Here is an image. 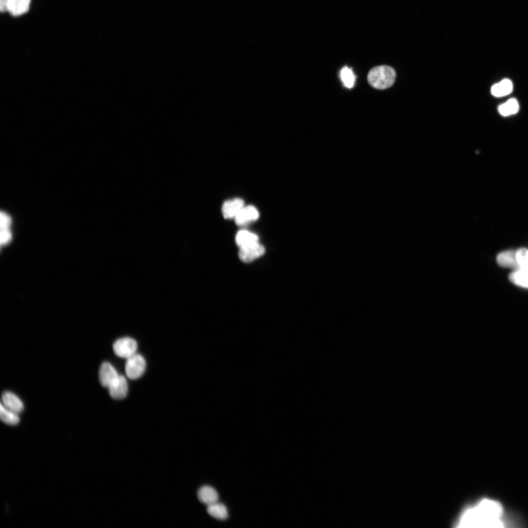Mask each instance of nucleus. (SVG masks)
<instances>
[{
    "mask_svg": "<svg viewBox=\"0 0 528 528\" xmlns=\"http://www.w3.org/2000/svg\"><path fill=\"white\" fill-rule=\"evenodd\" d=\"M244 206L243 200L235 198L225 201L222 206V213L224 218H234Z\"/></svg>",
    "mask_w": 528,
    "mask_h": 528,
    "instance_id": "obj_9",
    "label": "nucleus"
},
{
    "mask_svg": "<svg viewBox=\"0 0 528 528\" xmlns=\"http://www.w3.org/2000/svg\"><path fill=\"white\" fill-rule=\"evenodd\" d=\"M31 0H16L14 8L10 12L13 16L20 15L29 9Z\"/></svg>",
    "mask_w": 528,
    "mask_h": 528,
    "instance_id": "obj_20",
    "label": "nucleus"
},
{
    "mask_svg": "<svg viewBox=\"0 0 528 528\" xmlns=\"http://www.w3.org/2000/svg\"><path fill=\"white\" fill-rule=\"evenodd\" d=\"M503 509L500 504L484 499L469 507L462 514L457 524L460 527L500 528Z\"/></svg>",
    "mask_w": 528,
    "mask_h": 528,
    "instance_id": "obj_1",
    "label": "nucleus"
},
{
    "mask_svg": "<svg viewBox=\"0 0 528 528\" xmlns=\"http://www.w3.org/2000/svg\"><path fill=\"white\" fill-rule=\"evenodd\" d=\"M117 371L109 363H103L99 369V379L101 384L109 388L119 377Z\"/></svg>",
    "mask_w": 528,
    "mask_h": 528,
    "instance_id": "obj_6",
    "label": "nucleus"
},
{
    "mask_svg": "<svg viewBox=\"0 0 528 528\" xmlns=\"http://www.w3.org/2000/svg\"><path fill=\"white\" fill-rule=\"evenodd\" d=\"M1 403L6 408L18 414L21 412L23 409L22 402L20 398L9 392L2 394Z\"/></svg>",
    "mask_w": 528,
    "mask_h": 528,
    "instance_id": "obj_10",
    "label": "nucleus"
},
{
    "mask_svg": "<svg viewBox=\"0 0 528 528\" xmlns=\"http://www.w3.org/2000/svg\"><path fill=\"white\" fill-rule=\"evenodd\" d=\"M8 0H0V9L1 12L8 11Z\"/></svg>",
    "mask_w": 528,
    "mask_h": 528,
    "instance_id": "obj_24",
    "label": "nucleus"
},
{
    "mask_svg": "<svg viewBox=\"0 0 528 528\" xmlns=\"http://www.w3.org/2000/svg\"><path fill=\"white\" fill-rule=\"evenodd\" d=\"M498 264L501 266L520 268L517 262L515 253L511 250L501 252L497 257Z\"/></svg>",
    "mask_w": 528,
    "mask_h": 528,
    "instance_id": "obj_12",
    "label": "nucleus"
},
{
    "mask_svg": "<svg viewBox=\"0 0 528 528\" xmlns=\"http://www.w3.org/2000/svg\"><path fill=\"white\" fill-rule=\"evenodd\" d=\"M11 222L10 217L3 212L0 213V228L1 229H8Z\"/></svg>",
    "mask_w": 528,
    "mask_h": 528,
    "instance_id": "obj_22",
    "label": "nucleus"
},
{
    "mask_svg": "<svg viewBox=\"0 0 528 528\" xmlns=\"http://www.w3.org/2000/svg\"><path fill=\"white\" fill-rule=\"evenodd\" d=\"M136 342L130 337H123L117 340L113 345L115 354L121 358H128L136 353Z\"/></svg>",
    "mask_w": 528,
    "mask_h": 528,
    "instance_id": "obj_4",
    "label": "nucleus"
},
{
    "mask_svg": "<svg viewBox=\"0 0 528 528\" xmlns=\"http://www.w3.org/2000/svg\"><path fill=\"white\" fill-rule=\"evenodd\" d=\"M396 72L388 66H379L372 68L367 76L369 84L375 88L384 89L391 87L396 78Z\"/></svg>",
    "mask_w": 528,
    "mask_h": 528,
    "instance_id": "obj_2",
    "label": "nucleus"
},
{
    "mask_svg": "<svg viewBox=\"0 0 528 528\" xmlns=\"http://www.w3.org/2000/svg\"><path fill=\"white\" fill-rule=\"evenodd\" d=\"M340 78L344 85L347 88H352L354 85L356 76L352 69L345 66L340 71Z\"/></svg>",
    "mask_w": 528,
    "mask_h": 528,
    "instance_id": "obj_19",
    "label": "nucleus"
},
{
    "mask_svg": "<svg viewBox=\"0 0 528 528\" xmlns=\"http://www.w3.org/2000/svg\"><path fill=\"white\" fill-rule=\"evenodd\" d=\"M235 241L237 245L241 247L259 242V238L254 233L246 230H241L237 233Z\"/></svg>",
    "mask_w": 528,
    "mask_h": 528,
    "instance_id": "obj_14",
    "label": "nucleus"
},
{
    "mask_svg": "<svg viewBox=\"0 0 528 528\" xmlns=\"http://www.w3.org/2000/svg\"><path fill=\"white\" fill-rule=\"evenodd\" d=\"M509 279L515 285L528 288V268H520L511 273Z\"/></svg>",
    "mask_w": 528,
    "mask_h": 528,
    "instance_id": "obj_15",
    "label": "nucleus"
},
{
    "mask_svg": "<svg viewBox=\"0 0 528 528\" xmlns=\"http://www.w3.org/2000/svg\"><path fill=\"white\" fill-rule=\"evenodd\" d=\"M198 498L199 501L207 506L216 502L219 500L217 491L212 486L204 485L201 487L198 491Z\"/></svg>",
    "mask_w": 528,
    "mask_h": 528,
    "instance_id": "obj_11",
    "label": "nucleus"
},
{
    "mask_svg": "<svg viewBox=\"0 0 528 528\" xmlns=\"http://www.w3.org/2000/svg\"><path fill=\"white\" fill-rule=\"evenodd\" d=\"M108 389L109 394L112 398H124L128 393V384L126 378L122 375H119L117 380Z\"/></svg>",
    "mask_w": 528,
    "mask_h": 528,
    "instance_id": "obj_8",
    "label": "nucleus"
},
{
    "mask_svg": "<svg viewBox=\"0 0 528 528\" xmlns=\"http://www.w3.org/2000/svg\"><path fill=\"white\" fill-rule=\"evenodd\" d=\"M512 89V82L508 79H504L492 86L491 93L494 96L502 97L510 94Z\"/></svg>",
    "mask_w": 528,
    "mask_h": 528,
    "instance_id": "obj_13",
    "label": "nucleus"
},
{
    "mask_svg": "<svg viewBox=\"0 0 528 528\" xmlns=\"http://www.w3.org/2000/svg\"><path fill=\"white\" fill-rule=\"evenodd\" d=\"M0 417L1 420L4 423L10 425L17 424L20 420L18 413L6 408L1 403H0Z\"/></svg>",
    "mask_w": 528,
    "mask_h": 528,
    "instance_id": "obj_18",
    "label": "nucleus"
},
{
    "mask_svg": "<svg viewBox=\"0 0 528 528\" xmlns=\"http://www.w3.org/2000/svg\"><path fill=\"white\" fill-rule=\"evenodd\" d=\"M146 361L139 354L135 353L127 358L125 372L127 377L131 379L140 377L144 373Z\"/></svg>",
    "mask_w": 528,
    "mask_h": 528,
    "instance_id": "obj_3",
    "label": "nucleus"
},
{
    "mask_svg": "<svg viewBox=\"0 0 528 528\" xmlns=\"http://www.w3.org/2000/svg\"><path fill=\"white\" fill-rule=\"evenodd\" d=\"M515 256L520 268H528V250L520 248L516 252Z\"/></svg>",
    "mask_w": 528,
    "mask_h": 528,
    "instance_id": "obj_21",
    "label": "nucleus"
},
{
    "mask_svg": "<svg viewBox=\"0 0 528 528\" xmlns=\"http://www.w3.org/2000/svg\"><path fill=\"white\" fill-rule=\"evenodd\" d=\"M519 109V104L515 98H511L506 103L500 105L498 111L504 116H509L517 112Z\"/></svg>",
    "mask_w": 528,
    "mask_h": 528,
    "instance_id": "obj_17",
    "label": "nucleus"
},
{
    "mask_svg": "<svg viewBox=\"0 0 528 528\" xmlns=\"http://www.w3.org/2000/svg\"><path fill=\"white\" fill-rule=\"evenodd\" d=\"M238 256L244 263H250L263 256L265 252L264 246L259 242L239 247Z\"/></svg>",
    "mask_w": 528,
    "mask_h": 528,
    "instance_id": "obj_5",
    "label": "nucleus"
},
{
    "mask_svg": "<svg viewBox=\"0 0 528 528\" xmlns=\"http://www.w3.org/2000/svg\"><path fill=\"white\" fill-rule=\"evenodd\" d=\"M259 216L258 210L252 205L244 206L234 218L236 223L243 226L257 220Z\"/></svg>",
    "mask_w": 528,
    "mask_h": 528,
    "instance_id": "obj_7",
    "label": "nucleus"
},
{
    "mask_svg": "<svg viewBox=\"0 0 528 528\" xmlns=\"http://www.w3.org/2000/svg\"><path fill=\"white\" fill-rule=\"evenodd\" d=\"M207 511L210 516L218 520H224L228 516L226 507L218 502L207 506Z\"/></svg>",
    "mask_w": 528,
    "mask_h": 528,
    "instance_id": "obj_16",
    "label": "nucleus"
},
{
    "mask_svg": "<svg viewBox=\"0 0 528 528\" xmlns=\"http://www.w3.org/2000/svg\"><path fill=\"white\" fill-rule=\"evenodd\" d=\"M11 235L8 229H1L0 232V243L4 244L8 242L11 239Z\"/></svg>",
    "mask_w": 528,
    "mask_h": 528,
    "instance_id": "obj_23",
    "label": "nucleus"
}]
</instances>
